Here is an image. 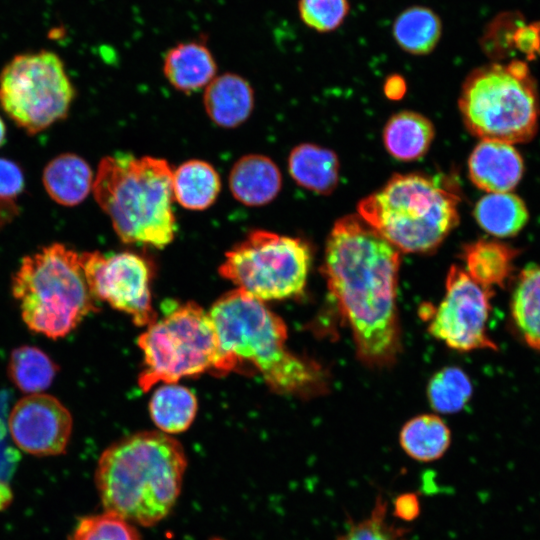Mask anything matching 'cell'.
<instances>
[{
    "label": "cell",
    "mask_w": 540,
    "mask_h": 540,
    "mask_svg": "<svg viewBox=\"0 0 540 540\" xmlns=\"http://www.w3.org/2000/svg\"><path fill=\"white\" fill-rule=\"evenodd\" d=\"M18 212L19 210L16 202L0 198V228L11 222Z\"/></svg>",
    "instance_id": "74e56055"
},
{
    "label": "cell",
    "mask_w": 540,
    "mask_h": 540,
    "mask_svg": "<svg viewBox=\"0 0 540 540\" xmlns=\"http://www.w3.org/2000/svg\"><path fill=\"white\" fill-rule=\"evenodd\" d=\"M209 118L218 126L234 128L244 123L254 107V93L241 76L226 73L215 77L203 97Z\"/></svg>",
    "instance_id": "2e32d148"
},
{
    "label": "cell",
    "mask_w": 540,
    "mask_h": 540,
    "mask_svg": "<svg viewBox=\"0 0 540 540\" xmlns=\"http://www.w3.org/2000/svg\"><path fill=\"white\" fill-rule=\"evenodd\" d=\"M2 428H0V482H7L15 470L19 455L6 443Z\"/></svg>",
    "instance_id": "d590c367"
},
{
    "label": "cell",
    "mask_w": 540,
    "mask_h": 540,
    "mask_svg": "<svg viewBox=\"0 0 540 540\" xmlns=\"http://www.w3.org/2000/svg\"><path fill=\"white\" fill-rule=\"evenodd\" d=\"M389 503L378 494L369 514L360 519L348 518L335 540H409L410 529L388 519Z\"/></svg>",
    "instance_id": "f1b7e54d"
},
{
    "label": "cell",
    "mask_w": 540,
    "mask_h": 540,
    "mask_svg": "<svg viewBox=\"0 0 540 540\" xmlns=\"http://www.w3.org/2000/svg\"><path fill=\"white\" fill-rule=\"evenodd\" d=\"M11 500V491L7 482H0V509L5 508Z\"/></svg>",
    "instance_id": "f35d334b"
},
{
    "label": "cell",
    "mask_w": 540,
    "mask_h": 540,
    "mask_svg": "<svg viewBox=\"0 0 540 540\" xmlns=\"http://www.w3.org/2000/svg\"><path fill=\"white\" fill-rule=\"evenodd\" d=\"M93 173L80 156L64 153L48 162L42 173V183L48 196L57 204L76 206L93 188Z\"/></svg>",
    "instance_id": "e0dca14e"
},
{
    "label": "cell",
    "mask_w": 540,
    "mask_h": 540,
    "mask_svg": "<svg viewBox=\"0 0 540 540\" xmlns=\"http://www.w3.org/2000/svg\"><path fill=\"white\" fill-rule=\"evenodd\" d=\"M80 256L97 301L130 315L137 326H148L157 319L150 290L151 270L143 257L131 252L105 255L98 251Z\"/></svg>",
    "instance_id": "7c38bea8"
},
{
    "label": "cell",
    "mask_w": 540,
    "mask_h": 540,
    "mask_svg": "<svg viewBox=\"0 0 540 540\" xmlns=\"http://www.w3.org/2000/svg\"><path fill=\"white\" fill-rule=\"evenodd\" d=\"M472 395V384L458 367H445L436 372L427 386V396L433 410L450 414L461 411Z\"/></svg>",
    "instance_id": "f546056e"
},
{
    "label": "cell",
    "mask_w": 540,
    "mask_h": 540,
    "mask_svg": "<svg viewBox=\"0 0 540 540\" xmlns=\"http://www.w3.org/2000/svg\"><path fill=\"white\" fill-rule=\"evenodd\" d=\"M459 108L468 130L482 140L526 142L536 133L539 101L524 62L491 64L464 82Z\"/></svg>",
    "instance_id": "52a82bcc"
},
{
    "label": "cell",
    "mask_w": 540,
    "mask_h": 540,
    "mask_svg": "<svg viewBox=\"0 0 540 540\" xmlns=\"http://www.w3.org/2000/svg\"><path fill=\"white\" fill-rule=\"evenodd\" d=\"M197 399L186 387L177 383L163 384L150 400V415L161 432L175 434L185 431L197 413Z\"/></svg>",
    "instance_id": "d4e9b609"
},
{
    "label": "cell",
    "mask_w": 540,
    "mask_h": 540,
    "mask_svg": "<svg viewBox=\"0 0 540 540\" xmlns=\"http://www.w3.org/2000/svg\"><path fill=\"white\" fill-rule=\"evenodd\" d=\"M512 39L513 45L528 57H534L540 52V28L536 24L529 27H519Z\"/></svg>",
    "instance_id": "e575fe53"
},
{
    "label": "cell",
    "mask_w": 540,
    "mask_h": 540,
    "mask_svg": "<svg viewBox=\"0 0 540 540\" xmlns=\"http://www.w3.org/2000/svg\"><path fill=\"white\" fill-rule=\"evenodd\" d=\"M208 313L218 340L215 372L250 364L277 393L306 397L327 391V371L290 351L285 322L263 301L236 288L218 298Z\"/></svg>",
    "instance_id": "7a4b0ae2"
},
{
    "label": "cell",
    "mask_w": 540,
    "mask_h": 540,
    "mask_svg": "<svg viewBox=\"0 0 540 540\" xmlns=\"http://www.w3.org/2000/svg\"><path fill=\"white\" fill-rule=\"evenodd\" d=\"M228 182L237 201L256 207L270 203L278 195L282 177L279 168L269 157L249 154L234 163Z\"/></svg>",
    "instance_id": "9a60e30c"
},
{
    "label": "cell",
    "mask_w": 540,
    "mask_h": 540,
    "mask_svg": "<svg viewBox=\"0 0 540 540\" xmlns=\"http://www.w3.org/2000/svg\"><path fill=\"white\" fill-rule=\"evenodd\" d=\"M210 540H223V539H220V538L215 537V538H212V539H210Z\"/></svg>",
    "instance_id": "60d3db41"
},
{
    "label": "cell",
    "mask_w": 540,
    "mask_h": 540,
    "mask_svg": "<svg viewBox=\"0 0 540 540\" xmlns=\"http://www.w3.org/2000/svg\"><path fill=\"white\" fill-rule=\"evenodd\" d=\"M384 90L390 99H399L404 95L406 85L400 76H391L386 80Z\"/></svg>",
    "instance_id": "8d00e7d4"
},
{
    "label": "cell",
    "mask_w": 540,
    "mask_h": 540,
    "mask_svg": "<svg viewBox=\"0 0 540 540\" xmlns=\"http://www.w3.org/2000/svg\"><path fill=\"white\" fill-rule=\"evenodd\" d=\"M399 444L405 454L420 463L441 459L451 444V431L437 415L422 414L407 421L400 430Z\"/></svg>",
    "instance_id": "7402d4cb"
},
{
    "label": "cell",
    "mask_w": 540,
    "mask_h": 540,
    "mask_svg": "<svg viewBox=\"0 0 540 540\" xmlns=\"http://www.w3.org/2000/svg\"><path fill=\"white\" fill-rule=\"evenodd\" d=\"M137 344L144 359L138 385L144 392L158 383H177L182 377L214 371L218 360V340L209 313L192 301L148 325Z\"/></svg>",
    "instance_id": "ba28073f"
},
{
    "label": "cell",
    "mask_w": 540,
    "mask_h": 540,
    "mask_svg": "<svg viewBox=\"0 0 540 540\" xmlns=\"http://www.w3.org/2000/svg\"><path fill=\"white\" fill-rule=\"evenodd\" d=\"M393 35L402 49L426 54L434 49L441 35V21L430 9L414 6L403 11L393 24Z\"/></svg>",
    "instance_id": "83f0119b"
},
{
    "label": "cell",
    "mask_w": 540,
    "mask_h": 540,
    "mask_svg": "<svg viewBox=\"0 0 540 540\" xmlns=\"http://www.w3.org/2000/svg\"><path fill=\"white\" fill-rule=\"evenodd\" d=\"M493 296L494 289L481 286L461 267L451 266L445 295L440 304L430 310L429 333L457 351L497 350L486 327Z\"/></svg>",
    "instance_id": "8fae6325"
},
{
    "label": "cell",
    "mask_w": 540,
    "mask_h": 540,
    "mask_svg": "<svg viewBox=\"0 0 540 540\" xmlns=\"http://www.w3.org/2000/svg\"><path fill=\"white\" fill-rule=\"evenodd\" d=\"M459 196L440 179L395 174L362 199L359 216L398 251L436 250L459 222Z\"/></svg>",
    "instance_id": "5b68a950"
},
{
    "label": "cell",
    "mask_w": 540,
    "mask_h": 540,
    "mask_svg": "<svg viewBox=\"0 0 540 540\" xmlns=\"http://www.w3.org/2000/svg\"><path fill=\"white\" fill-rule=\"evenodd\" d=\"M186 467L179 441L161 431H142L103 451L96 467V487L105 511L132 524L152 526L174 507Z\"/></svg>",
    "instance_id": "3957f363"
},
{
    "label": "cell",
    "mask_w": 540,
    "mask_h": 540,
    "mask_svg": "<svg viewBox=\"0 0 540 540\" xmlns=\"http://www.w3.org/2000/svg\"><path fill=\"white\" fill-rule=\"evenodd\" d=\"M510 321L518 338L540 352V265L525 267L515 279Z\"/></svg>",
    "instance_id": "ac0fdd59"
},
{
    "label": "cell",
    "mask_w": 540,
    "mask_h": 540,
    "mask_svg": "<svg viewBox=\"0 0 540 540\" xmlns=\"http://www.w3.org/2000/svg\"><path fill=\"white\" fill-rule=\"evenodd\" d=\"M72 426L70 411L57 398L43 393L21 398L8 416V429L14 443L35 456L63 453Z\"/></svg>",
    "instance_id": "4fadbf2b"
},
{
    "label": "cell",
    "mask_w": 540,
    "mask_h": 540,
    "mask_svg": "<svg viewBox=\"0 0 540 540\" xmlns=\"http://www.w3.org/2000/svg\"><path fill=\"white\" fill-rule=\"evenodd\" d=\"M59 367L43 350L32 345L15 348L8 361V376L22 392L42 393L54 381Z\"/></svg>",
    "instance_id": "4316f807"
},
{
    "label": "cell",
    "mask_w": 540,
    "mask_h": 540,
    "mask_svg": "<svg viewBox=\"0 0 540 540\" xmlns=\"http://www.w3.org/2000/svg\"><path fill=\"white\" fill-rule=\"evenodd\" d=\"M11 292L26 326L51 339L67 336L98 310L80 253L62 243L26 255L12 277Z\"/></svg>",
    "instance_id": "8992f818"
},
{
    "label": "cell",
    "mask_w": 540,
    "mask_h": 540,
    "mask_svg": "<svg viewBox=\"0 0 540 540\" xmlns=\"http://www.w3.org/2000/svg\"><path fill=\"white\" fill-rule=\"evenodd\" d=\"M172 177L164 159L129 154L101 159L92 191L121 241L156 248L173 241Z\"/></svg>",
    "instance_id": "277c9868"
},
{
    "label": "cell",
    "mask_w": 540,
    "mask_h": 540,
    "mask_svg": "<svg viewBox=\"0 0 540 540\" xmlns=\"http://www.w3.org/2000/svg\"><path fill=\"white\" fill-rule=\"evenodd\" d=\"M349 10L347 0H300L299 12L309 27L327 32L336 29Z\"/></svg>",
    "instance_id": "1f68e13d"
},
{
    "label": "cell",
    "mask_w": 540,
    "mask_h": 540,
    "mask_svg": "<svg viewBox=\"0 0 540 540\" xmlns=\"http://www.w3.org/2000/svg\"><path fill=\"white\" fill-rule=\"evenodd\" d=\"M310 264L302 239L257 229L225 253L218 271L256 299L282 300L303 292Z\"/></svg>",
    "instance_id": "9c48e42d"
},
{
    "label": "cell",
    "mask_w": 540,
    "mask_h": 540,
    "mask_svg": "<svg viewBox=\"0 0 540 540\" xmlns=\"http://www.w3.org/2000/svg\"><path fill=\"white\" fill-rule=\"evenodd\" d=\"M163 71L175 89L191 93L206 87L215 78L216 64L205 45L188 42L168 51Z\"/></svg>",
    "instance_id": "ffe728a7"
},
{
    "label": "cell",
    "mask_w": 540,
    "mask_h": 540,
    "mask_svg": "<svg viewBox=\"0 0 540 540\" xmlns=\"http://www.w3.org/2000/svg\"><path fill=\"white\" fill-rule=\"evenodd\" d=\"M174 199L189 210H205L216 200L221 181L215 168L206 161L193 159L182 163L172 177Z\"/></svg>",
    "instance_id": "603a6c76"
},
{
    "label": "cell",
    "mask_w": 540,
    "mask_h": 540,
    "mask_svg": "<svg viewBox=\"0 0 540 540\" xmlns=\"http://www.w3.org/2000/svg\"><path fill=\"white\" fill-rule=\"evenodd\" d=\"M399 267V251L360 216L335 222L322 271L352 331L357 356L369 367H388L400 352Z\"/></svg>",
    "instance_id": "6da1fadb"
},
{
    "label": "cell",
    "mask_w": 540,
    "mask_h": 540,
    "mask_svg": "<svg viewBox=\"0 0 540 540\" xmlns=\"http://www.w3.org/2000/svg\"><path fill=\"white\" fill-rule=\"evenodd\" d=\"M384 144L395 158L411 161L425 155L434 138L429 119L413 111L393 115L384 128Z\"/></svg>",
    "instance_id": "cb8c5ba5"
},
{
    "label": "cell",
    "mask_w": 540,
    "mask_h": 540,
    "mask_svg": "<svg viewBox=\"0 0 540 540\" xmlns=\"http://www.w3.org/2000/svg\"><path fill=\"white\" fill-rule=\"evenodd\" d=\"M74 96L63 61L49 50L18 54L0 72V106L30 135L64 119Z\"/></svg>",
    "instance_id": "30bf717a"
},
{
    "label": "cell",
    "mask_w": 540,
    "mask_h": 540,
    "mask_svg": "<svg viewBox=\"0 0 540 540\" xmlns=\"http://www.w3.org/2000/svg\"><path fill=\"white\" fill-rule=\"evenodd\" d=\"M480 227L496 237L518 234L528 221V210L517 195L510 192L488 193L474 209Z\"/></svg>",
    "instance_id": "484cf974"
},
{
    "label": "cell",
    "mask_w": 540,
    "mask_h": 540,
    "mask_svg": "<svg viewBox=\"0 0 540 540\" xmlns=\"http://www.w3.org/2000/svg\"><path fill=\"white\" fill-rule=\"evenodd\" d=\"M70 540H142L135 526L126 519L105 511L82 518Z\"/></svg>",
    "instance_id": "4dcf8cb0"
},
{
    "label": "cell",
    "mask_w": 540,
    "mask_h": 540,
    "mask_svg": "<svg viewBox=\"0 0 540 540\" xmlns=\"http://www.w3.org/2000/svg\"><path fill=\"white\" fill-rule=\"evenodd\" d=\"M519 252L508 244L480 239L466 244L462 253L468 275L481 286L493 289L504 288L511 280Z\"/></svg>",
    "instance_id": "d6986e66"
},
{
    "label": "cell",
    "mask_w": 540,
    "mask_h": 540,
    "mask_svg": "<svg viewBox=\"0 0 540 540\" xmlns=\"http://www.w3.org/2000/svg\"><path fill=\"white\" fill-rule=\"evenodd\" d=\"M25 186L22 169L14 161L0 157V198L16 202Z\"/></svg>",
    "instance_id": "d6a6232c"
},
{
    "label": "cell",
    "mask_w": 540,
    "mask_h": 540,
    "mask_svg": "<svg viewBox=\"0 0 540 540\" xmlns=\"http://www.w3.org/2000/svg\"><path fill=\"white\" fill-rule=\"evenodd\" d=\"M6 140V126L3 119L0 117V147L5 143Z\"/></svg>",
    "instance_id": "ab89813d"
},
{
    "label": "cell",
    "mask_w": 540,
    "mask_h": 540,
    "mask_svg": "<svg viewBox=\"0 0 540 540\" xmlns=\"http://www.w3.org/2000/svg\"><path fill=\"white\" fill-rule=\"evenodd\" d=\"M288 168L295 182L319 194H330L337 186L339 161L337 155L315 144L303 143L289 154Z\"/></svg>",
    "instance_id": "44dd1931"
},
{
    "label": "cell",
    "mask_w": 540,
    "mask_h": 540,
    "mask_svg": "<svg viewBox=\"0 0 540 540\" xmlns=\"http://www.w3.org/2000/svg\"><path fill=\"white\" fill-rule=\"evenodd\" d=\"M523 160L512 144L482 140L468 161L471 181L488 193L510 192L520 181Z\"/></svg>",
    "instance_id": "5bb4252c"
},
{
    "label": "cell",
    "mask_w": 540,
    "mask_h": 540,
    "mask_svg": "<svg viewBox=\"0 0 540 540\" xmlns=\"http://www.w3.org/2000/svg\"><path fill=\"white\" fill-rule=\"evenodd\" d=\"M421 514L419 495L415 492H403L398 494L392 501V515L404 522L416 520Z\"/></svg>",
    "instance_id": "836d02e7"
}]
</instances>
